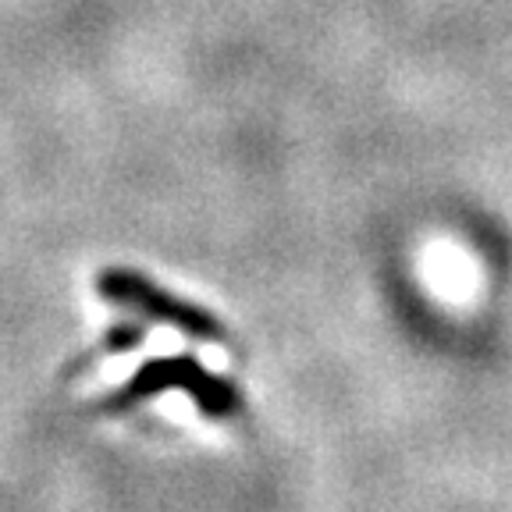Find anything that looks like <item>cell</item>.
<instances>
[{"label": "cell", "instance_id": "3957f363", "mask_svg": "<svg viewBox=\"0 0 512 512\" xmlns=\"http://www.w3.org/2000/svg\"><path fill=\"white\" fill-rule=\"evenodd\" d=\"M139 342H143V328L121 324V328H114L111 335L104 338V349H100V352H125V349H136Z\"/></svg>", "mask_w": 512, "mask_h": 512}, {"label": "cell", "instance_id": "7a4b0ae2", "mask_svg": "<svg viewBox=\"0 0 512 512\" xmlns=\"http://www.w3.org/2000/svg\"><path fill=\"white\" fill-rule=\"evenodd\" d=\"M96 288H100V296H104L107 303L125 306V310L139 313V317L153 320V324H168V328L182 331V335H189V338H200V342H221L224 338V328L214 320V313L171 296L157 281H150L139 271L114 267V271L100 274Z\"/></svg>", "mask_w": 512, "mask_h": 512}, {"label": "cell", "instance_id": "6da1fadb", "mask_svg": "<svg viewBox=\"0 0 512 512\" xmlns=\"http://www.w3.org/2000/svg\"><path fill=\"white\" fill-rule=\"evenodd\" d=\"M189 392V399L203 409L207 416H235L242 409V395L232 381H224V377L210 374L200 360H192V356H164V360H150L136 370V374L128 377L121 384L118 392L107 395L104 409L118 413V409L136 406L143 399H153L160 392Z\"/></svg>", "mask_w": 512, "mask_h": 512}]
</instances>
